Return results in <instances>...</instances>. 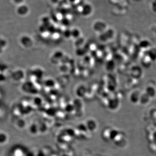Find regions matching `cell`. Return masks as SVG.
Masks as SVG:
<instances>
[{
  "mask_svg": "<svg viewBox=\"0 0 156 156\" xmlns=\"http://www.w3.org/2000/svg\"><path fill=\"white\" fill-rule=\"evenodd\" d=\"M115 66H116V63L113 60L108 61L106 63V68L108 71H113L115 68Z\"/></svg>",
  "mask_w": 156,
  "mask_h": 156,
  "instance_id": "30bf717a",
  "label": "cell"
},
{
  "mask_svg": "<svg viewBox=\"0 0 156 156\" xmlns=\"http://www.w3.org/2000/svg\"><path fill=\"white\" fill-rule=\"evenodd\" d=\"M33 75L34 77H36L38 79H41L43 77L44 72L42 69L40 68H36L33 71Z\"/></svg>",
  "mask_w": 156,
  "mask_h": 156,
  "instance_id": "9c48e42d",
  "label": "cell"
},
{
  "mask_svg": "<svg viewBox=\"0 0 156 156\" xmlns=\"http://www.w3.org/2000/svg\"><path fill=\"white\" fill-rule=\"evenodd\" d=\"M28 12V7L25 6H23L21 7L18 10L19 13L21 15H26V14H27Z\"/></svg>",
  "mask_w": 156,
  "mask_h": 156,
  "instance_id": "9a60e30c",
  "label": "cell"
},
{
  "mask_svg": "<svg viewBox=\"0 0 156 156\" xmlns=\"http://www.w3.org/2000/svg\"><path fill=\"white\" fill-rule=\"evenodd\" d=\"M146 56L149 58L151 61L156 60V48H151L148 49L146 54Z\"/></svg>",
  "mask_w": 156,
  "mask_h": 156,
  "instance_id": "52a82bcc",
  "label": "cell"
},
{
  "mask_svg": "<svg viewBox=\"0 0 156 156\" xmlns=\"http://www.w3.org/2000/svg\"><path fill=\"white\" fill-rule=\"evenodd\" d=\"M84 42V40L81 37H80L79 38L76 39V41L75 42V46H77V48L81 47V46L83 44Z\"/></svg>",
  "mask_w": 156,
  "mask_h": 156,
  "instance_id": "2e32d148",
  "label": "cell"
},
{
  "mask_svg": "<svg viewBox=\"0 0 156 156\" xmlns=\"http://www.w3.org/2000/svg\"><path fill=\"white\" fill-rule=\"evenodd\" d=\"M72 37L73 38L77 39L79 38L81 35V31L78 28H75L71 30Z\"/></svg>",
  "mask_w": 156,
  "mask_h": 156,
  "instance_id": "8fae6325",
  "label": "cell"
},
{
  "mask_svg": "<svg viewBox=\"0 0 156 156\" xmlns=\"http://www.w3.org/2000/svg\"><path fill=\"white\" fill-rule=\"evenodd\" d=\"M146 93L150 97H154L156 94V90L152 86H148L146 88Z\"/></svg>",
  "mask_w": 156,
  "mask_h": 156,
  "instance_id": "7c38bea8",
  "label": "cell"
},
{
  "mask_svg": "<svg viewBox=\"0 0 156 156\" xmlns=\"http://www.w3.org/2000/svg\"><path fill=\"white\" fill-rule=\"evenodd\" d=\"M20 43L25 48H29L32 46L33 42L29 36L24 35L20 39Z\"/></svg>",
  "mask_w": 156,
  "mask_h": 156,
  "instance_id": "3957f363",
  "label": "cell"
},
{
  "mask_svg": "<svg viewBox=\"0 0 156 156\" xmlns=\"http://www.w3.org/2000/svg\"><path fill=\"white\" fill-rule=\"evenodd\" d=\"M139 46L142 49H147L150 47L151 43L147 40H143L140 43Z\"/></svg>",
  "mask_w": 156,
  "mask_h": 156,
  "instance_id": "4fadbf2b",
  "label": "cell"
},
{
  "mask_svg": "<svg viewBox=\"0 0 156 156\" xmlns=\"http://www.w3.org/2000/svg\"><path fill=\"white\" fill-rule=\"evenodd\" d=\"M24 90L28 92L35 93L37 92V88L35 87L34 84L32 82H27L24 85Z\"/></svg>",
  "mask_w": 156,
  "mask_h": 156,
  "instance_id": "8992f818",
  "label": "cell"
},
{
  "mask_svg": "<svg viewBox=\"0 0 156 156\" xmlns=\"http://www.w3.org/2000/svg\"><path fill=\"white\" fill-rule=\"evenodd\" d=\"M44 84L46 87L51 89L55 87L56 82L53 79H48L45 81Z\"/></svg>",
  "mask_w": 156,
  "mask_h": 156,
  "instance_id": "ba28073f",
  "label": "cell"
},
{
  "mask_svg": "<svg viewBox=\"0 0 156 156\" xmlns=\"http://www.w3.org/2000/svg\"><path fill=\"white\" fill-rule=\"evenodd\" d=\"M87 92L86 87L84 85H80L76 89V95L79 98L85 96Z\"/></svg>",
  "mask_w": 156,
  "mask_h": 156,
  "instance_id": "5b68a950",
  "label": "cell"
},
{
  "mask_svg": "<svg viewBox=\"0 0 156 156\" xmlns=\"http://www.w3.org/2000/svg\"><path fill=\"white\" fill-rule=\"evenodd\" d=\"M93 10V7L91 4H85L82 8L81 14L84 17H88L92 14Z\"/></svg>",
  "mask_w": 156,
  "mask_h": 156,
  "instance_id": "277c9868",
  "label": "cell"
},
{
  "mask_svg": "<svg viewBox=\"0 0 156 156\" xmlns=\"http://www.w3.org/2000/svg\"><path fill=\"white\" fill-rule=\"evenodd\" d=\"M61 24L62 25L65 26H68L70 25V20L68 19L66 17H64L61 20Z\"/></svg>",
  "mask_w": 156,
  "mask_h": 156,
  "instance_id": "e0dca14e",
  "label": "cell"
},
{
  "mask_svg": "<svg viewBox=\"0 0 156 156\" xmlns=\"http://www.w3.org/2000/svg\"><path fill=\"white\" fill-rule=\"evenodd\" d=\"M7 135L3 133H0V143H4L7 140Z\"/></svg>",
  "mask_w": 156,
  "mask_h": 156,
  "instance_id": "d6986e66",
  "label": "cell"
},
{
  "mask_svg": "<svg viewBox=\"0 0 156 156\" xmlns=\"http://www.w3.org/2000/svg\"><path fill=\"white\" fill-rule=\"evenodd\" d=\"M76 54L79 57H82L84 56L85 54V49H83L82 47H79L77 48L76 51Z\"/></svg>",
  "mask_w": 156,
  "mask_h": 156,
  "instance_id": "5bb4252c",
  "label": "cell"
},
{
  "mask_svg": "<svg viewBox=\"0 0 156 156\" xmlns=\"http://www.w3.org/2000/svg\"><path fill=\"white\" fill-rule=\"evenodd\" d=\"M51 1L53 3H57L58 1V0H51Z\"/></svg>",
  "mask_w": 156,
  "mask_h": 156,
  "instance_id": "44dd1931",
  "label": "cell"
},
{
  "mask_svg": "<svg viewBox=\"0 0 156 156\" xmlns=\"http://www.w3.org/2000/svg\"><path fill=\"white\" fill-rule=\"evenodd\" d=\"M154 32H155V34L156 35V26L155 27V29H154Z\"/></svg>",
  "mask_w": 156,
  "mask_h": 156,
  "instance_id": "7402d4cb",
  "label": "cell"
},
{
  "mask_svg": "<svg viewBox=\"0 0 156 156\" xmlns=\"http://www.w3.org/2000/svg\"><path fill=\"white\" fill-rule=\"evenodd\" d=\"M63 36L66 39L70 38L72 37L71 34V30L69 29H66L64 31L63 33Z\"/></svg>",
  "mask_w": 156,
  "mask_h": 156,
  "instance_id": "ac0fdd59",
  "label": "cell"
},
{
  "mask_svg": "<svg viewBox=\"0 0 156 156\" xmlns=\"http://www.w3.org/2000/svg\"><path fill=\"white\" fill-rule=\"evenodd\" d=\"M107 25L104 22L98 21L93 24V28L96 32L101 34L104 33L107 29Z\"/></svg>",
  "mask_w": 156,
  "mask_h": 156,
  "instance_id": "6da1fadb",
  "label": "cell"
},
{
  "mask_svg": "<svg viewBox=\"0 0 156 156\" xmlns=\"http://www.w3.org/2000/svg\"><path fill=\"white\" fill-rule=\"evenodd\" d=\"M114 35V31L113 29H107L104 33L100 34L99 38L101 41L106 42L112 38Z\"/></svg>",
  "mask_w": 156,
  "mask_h": 156,
  "instance_id": "7a4b0ae2",
  "label": "cell"
},
{
  "mask_svg": "<svg viewBox=\"0 0 156 156\" xmlns=\"http://www.w3.org/2000/svg\"><path fill=\"white\" fill-rule=\"evenodd\" d=\"M42 100L40 98L37 97L35 98V99H34V103L38 105V104H40L42 102Z\"/></svg>",
  "mask_w": 156,
  "mask_h": 156,
  "instance_id": "ffe728a7",
  "label": "cell"
}]
</instances>
